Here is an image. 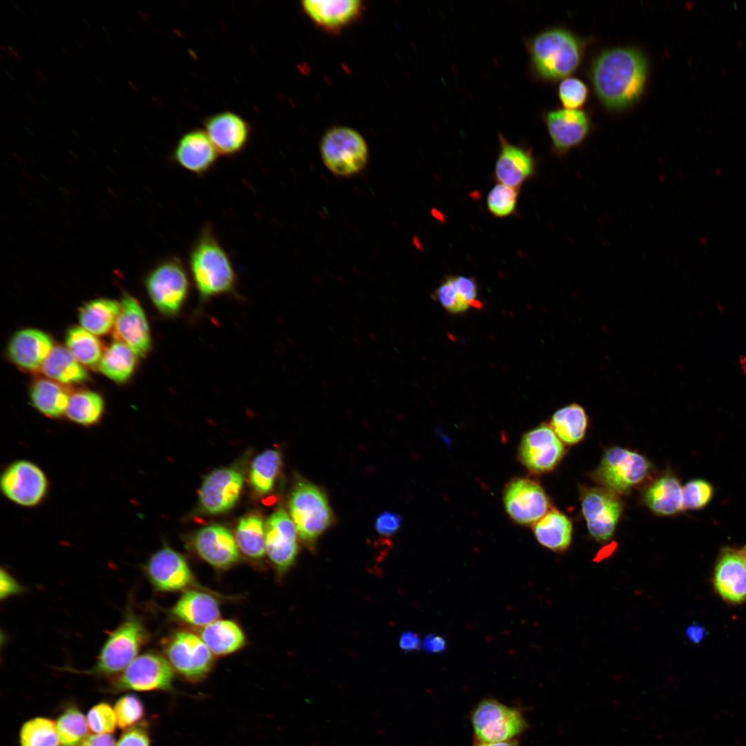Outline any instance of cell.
Returning a JSON list of instances; mask_svg holds the SVG:
<instances>
[{"label": "cell", "instance_id": "obj_1", "mask_svg": "<svg viewBox=\"0 0 746 746\" xmlns=\"http://www.w3.org/2000/svg\"><path fill=\"white\" fill-rule=\"evenodd\" d=\"M648 64L640 50L618 47L602 52L594 60L591 77L595 93L607 108L633 104L644 90Z\"/></svg>", "mask_w": 746, "mask_h": 746}, {"label": "cell", "instance_id": "obj_2", "mask_svg": "<svg viewBox=\"0 0 746 746\" xmlns=\"http://www.w3.org/2000/svg\"><path fill=\"white\" fill-rule=\"evenodd\" d=\"M188 260L200 300L204 301L235 291L237 276L233 263L209 225L201 230Z\"/></svg>", "mask_w": 746, "mask_h": 746}, {"label": "cell", "instance_id": "obj_3", "mask_svg": "<svg viewBox=\"0 0 746 746\" xmlns=\"http://www.w3.org/2000/svg\"><path fill=\"white\" fill-rule=\"evenodd\" d=\"M532 68L545 80L564 79L579 67L583 55L580 40L568 30L551 28L527 43Z\"/></svg>", "mask_w": 746, "mask_h": 746}, {"label": "cell", "instance_id": "obj_4", "mask_svg": "<svg viewBox=\"0 0 746 746\" xmlns=\"http://www.w3.org/2000/svg\"><path fill=\"white\" fill-rule=\"evenodd\" d=\"M147 638L141 620L132 612H126L120 624L107 637L95 664L88 672L109 676L124 670L137 657Z\"/></svg>", "mask_w": 746, "mask_h": 746}, {"label": "cell", "instance_id": "obj_5", "mask_svg": "<svg viewBox=\"0 0 746 746\" xmlns=\"http://www.w3.org/2000/svg\"><path fill=\"white\" fill-rule=\"evenodd\" d=\"M321 155L334 175L348 177L361 171L368 161L364 137L355 129L336 126L328 129L321 141Z\"/></svg>", "mask_w": 746, "mask_h": 746}, {"label": "cell", "instance_id": "obj_6", "mask_svg": "<svg viewBox=\"0 0 746 746\" xmlns=\"http://www.w3.org/2000/svg\"><path fill=\"white\" fill-rule=\"evenodd\" d=\"M145 286L155 308L164 316H175L187 298L190 283L182 260L172 256L161 261L149 272Z\"/></svg>", "mask_w": 746, "mask_h": 746}, {"label": "cell", "instance_id": "obj_7", "mask_svg": "<svg viewBox=\"0 0 746 746\" xmlns=\"http://www.w3.org/2000/svg\"><path fill=\"white\" fill-rule=\"evenodd\" d=\"M650 470L649 461L642 455L613 447L604 452L593 477L603 488L615 494H626L640 484Z\"/></svg>", "mask_w": 746, "mask_h": 746}, {"label": "cell", "instance_id": "obj_8", "mask_svg": "<svg viewBox=\"0 0 746 746\" xmlns=\"http://www.w3.org/2000/svg\"><path fill=\"white\" fill-rule=\"evenodd\" d=\"M290 517L299 537L314 542L330 525L332 515L324 493L316 486L300 481L289 501Z\"/></svg>", "mask_w": 746, "mask_h": 746}, {"label": "cell", "instance_id": "obj_9", "mask_svg": "<svg viewBox=\"0 0 746 746\" xmlns=\"http://www.w3.org/2000/svg\"><path fill=\"white\" fill-rule=\"evenodd\" d=\"M0 488L11 502L21 507L33 508L46 499L49 481L38 465L29 460L19 459L8 464L1 472Z\"/></svg>", "mask_w": 746, "mask_h": 746}, {"label": "cell", "instance_id": "obj_10", "mask_svg": "<svg viewBox=\"0 0 746 746\" xmlns=\"http://www.w3.org/2000/svg\"><path fill=\"white\" fill-rule=\"evenodd\" d=\"M471 723L479 742L513 740L527 725L517 709L492 698L484 699L477 705L471 714Z\"/></svg>", "mask_w": 746, "mask_h": 746}, {"label": "cell", "instance_id": "obj_11", "mask_svg": "<svg viewBox=\"0 0 746 746\" xmlns=\"http://www.w3.org/2000/svg\"><path fill=\"white\" fill-rule=\"evenodd\" d=\"M167 660L182 677L195 682L210 672L213 658L201 638L185 631L173 634L165 646Z\"/></svg>", "mask_w": 746, "mask_h": 746}, {"label": "cell", "instance_id": "obj_12", "mask_svg": "<svg viewBox=\"0 0 746 746\" xmlns=\"http://www.w3.org/2000/svg\"><path fill=\"white\" fill-rule=\"evenodd\" d=\"M580 499L590 535L599 542L609 541L622 511V504L617 494L605 488H585L581 492Z\"/></svg>", "mask_w": 746, "mask_h": 746}, {"label": "cell", "instance_id": "obj_13", "mask_svg": "<svg viewBox=\"0 0 746 746\" xmlns=\"http://www.w3.org/2000/svg\"><path fill=\"white\" fill-rule=\"evenodd\" d=\"M173 669L161 655L146 652L137 656L114 681L119 690L140 691L169 690Z\"/></svg>", "mask_w": 746, "mask_h": 746}, {"label": "cell", "instance_id": "obj_14", "mask_svg": "<svg viewBox=\"0 0 746 746\" xmlns=\"http://www.w3.org/2000/svg\"><path fill=\"white\" fill-rule=\"evenodd\" d=\"M144 572L158 591H182L195 584L186 560L168 546H164L150 557L144 566Z\"/></svg>", "mask_w": 746, "mask_h": 746}, {"label": "cell", "instance_id": "obj_15", "mask_svg": "<svg viewBox=\"0 0 746 746\" xmlns=\"http://www.w3.org/2000/svg\"><path fill=\"white\" fill-rule=\"evenodd\" d=\"M504 502L509 516L520 524H535L548 510V498L541 486L533 480L520 478L506 487Z\"/></svg>", "mask_w": 746, "mask_h": 746}, {"label": "cell", "instance_id": "obj_16", "mask_svg": "<svg viewBox=\"0 0 746 746\" xmlns=\"http://www.w3.org/2000/svg\"><path fill=\"white\" fill-rule=\"evenodd\" d=\"M564 455V446L549 425H541L526 432L522 439L520 459L528 470L534 472L553 470Z\"/></svg>", "mask_w": 746, "mask_h": 746}, {"label": "cell", "instance_id": "obj_17", "mask_svg": "<svg viewBox=\"0 0 746 746\" xmlns=\"http://www.w3.org/2000/svg\"><path fill=\"white\" fill-rule=\"evenodd\" d=\"M243 476L236 469L222 468L210 472L204 479L200 491L201 509L208 514H220L231 509L238 501Z\"/></svg>", "mask_w": 746, "mask_h": 746}, {"label": "cell", "instance_id": "obj_18", "mask_svg": "<svg viewBox=\"0 0 746 746\" xmlns=\"http://www.w3.org/2000/svg\"><path fill=\"white\" fill-rule=\"evenodd\" d=\"M544 120L553 149L562 157L582 144L590 131L589 116L580 109L552 110L546 113Z\"/></svg>", "mask_w": 746, "mask_h": 746}, {"label": "cell", "instance_id": "obj_19", "mask_svg": "<svg viewBox=\"0 0 746 746\" xmlns=\"http://www.w3.org/2000/svg\"><path fill=\"white\" fill-rule=\"evenodd\" d=\"M116 341L127 345L137 357H143L151 347V336L148 321L140 304L130 295H125L112 329Z\"/></svg>", "mask_w": 746, "mask_h": 746}, {"label": "cell", "instance_id": "obj_20", "mask_svg": "<svg viewBox=\"0 0 746 746\" xmlns=\"http://www.w3.org/2000/svg\"><path fill=\"white\" fill-rule=\"evenodd\" d=\"M297 535L291 517L283 508L273 513L266 522V553L280 573L287 571L296 558Z\"/></svg>", "mask_w": 746, "mask_h": 746}, {"label": "cell", "instance_id": "obj_21", "mask_svg": "<svg viewBox=\"0 0 746 746\" xmlns=\"http://www.w3.org/2000/svg\"><path fill=\"white\" fill-rule=\"evenodd\" d=\"M193 544L199 557L214 568L227 569L239 560L236 538L223 526L210 525L201 528L195 533Z\"/></svg>", "mask_w": 746, "mask_h": 746}, {"label": "cell", "instance_id": "obj_22", "mask_svg": "<svg viewBox=\"0 0 746 746\" xmlns=\"http://www.w3.org/2000/svg\"><path fill=\"white\" fill-rule=\"evenodd\" d=\"M714 585L726 602L739 604L746 600V562L740 552L730 547L722 549L714 568Z\"/></svg>", "mask_w": 746, "mask_h": 746}, {"label": "cell", "instance_id": "obj_23", "mask_svg": "<svg viewBox=\"0 0 746 746\" xmlns=\"http://www.w3.org/2000/svg\"><path fill=\"white\" fill-rule=\"evenodd\" d=\"M205 132L220 155L240 153L248 142L250 127L240 115L230 111L218 113L204 122Z\"/></svg>", "mask_w": 746, "mask_h": 746}, {"label": "cell", "instance_id": "obj_24", "mask_svg": "<svg viewBox=\"0 0 746 746\" xmlns=\"http://www.w3.org/2000/svg\"><path fill=\"white\" fill-rule=\"evenodd\" d=\"M219 155L205 131L195 129L180 138L173 158L184 170L202 175L216 164Z\"/></svg>", "mask_w": 746, "mask_h": 746}, {"label": "cell", "instance_id": "obj_25", "mask_svg": "<svg viewBox=\"0 0 746 746\" xmlns=\"http://www.w3.org/2000/svg\"><path fill=\"white\" fill-rule=\"evenodd\" d=\"M500 150L495 166L497 181L519 189L535 172V160L531 152L508 141L499 135Z\"/></svg>", "mask_w": 746, "mask_h": 746}, {"label": "cell", "instance_id": "obj_26", "mask_svg": "<svg viewBox=\"0 0 746 746\" xmlns=\"http://www.w3.org/2000/svg\"><path fill=\"white\" fill-rule=\"evenodd\" d=\"M53 347L46 333L37 329H23L12 336L8 345V354L21 369L36 371L41 370Z\"/></svg>", "mask_w": 746, "mask_h": 746}, {"label": "cell", "instance_id": "obj_27", "mask_svg": "<svg viewBox=\"0 0 746 746\" xmlns=\"http://www.w3.org/2000/svg\"><path fill=\"white\" fill-rule=\"evenodd\" d=\"M305 14L318 26L336 30L354 21L363 10L358 0H306L301 5Z\"/></svg>", "mask_w": 746, "mask_h": 746}, {"label": "cell", "instance_id": "obj_28", "mask_svg": "<svg viewBox=\"0 0 746 746\" xmlns=\"http://www.w3.org/2000/svg\"><path fill=\"white\" fill-rule=\"evenodd\" d=\"M171 612L182 622L198 627H205L218 620L220 614L219 605L213 597L193 590L186 591L181 595Z\"/></svg>", "mask_w": 746, "mask_h": 746}, {"label": "cell", "instance_id": "obj_29", "mask_svg": "<svg viewBox=\"0 0 746 746\" xmlns=\"http://www.w3.org/2000/svg\"><path fill=\"white\" fill-rule=\"evenodd\" d=\"M644 499L647 506L658 515H673L683 510L682 487L677 477L671 473L653 481L646 489Z\"/></svg>", "mask_w": 746, "mask_h": 746}, {"label": "cell", "instance_id": "obj_30", "mask_svg": "<svg viewBox=\"0 0 746 746\" xmlns=\"http://www.w3.org/2000/svg\"><path fill=\"white\" fill-rule=\"evenodd\" d=\"M533 533L542 546L555 552H562L571 543L573 527L565 515L553 509L534 524Z\"/></svg>", "mask_w": 746, "mask_h": 746}, {"label": "cell", "instance_id": "obj_31", "mask_svg": "<svg viewBox=\"0 0 746 746\" xmlns=\"http://www.w3.org/2000/svg\"><path fill=\"white\" fill-rule=\"evenodd\" d=\"M31 403L41 414L58 419L65 415L70 394L60 383L49 379L35 381L30 390Z\"/></svg>", "mask_w": 746, "mask_h": 746}, {"label": "cell", "instance_id": "obj_32", "mask_svg": "<svg viewBox=\"0 0 746 746\" xmlns=\"http://www.w3.org/2000/svg\"><path fill=\"white\" fill-rule=\"evenodd\" d=\"M41 371L48 379L60 384L79 383L88 379L84 366L66 347L60 345L53 347Z\"/></svg>", "mask_w": 746, "mask_h": 746}, {"label": "cell", "instance_id": "obj_33", "mask_svg": "<svg viewBox=\"0 0 746 746\" xmlns=\"http://www.w3.org/2000/svg\"><path fill=\"white\" fill-rule=\"evenodd\" d=\"M200 638L209 650L218 656L233 653L245 642L241 628L229 620H218L204 627Z\"/></svg>", "mask_w": 746, "mask_h": 746}, {"label": "cell", "instance_id": "obj_34", "mask_svg": "<svg viewBox=\"0 0 746 746\" xmlns=\"http://www.w3.org/2000/svg\"><path fill=\"white\" fill-rule=\"evenodd\" d=\"M120 309V303L107 298H98L84 304L79 311L82 327L96 335H104L113 329Z\"/></svg>", "mask_w": 746, "mask_h": 746}, {"label": "cell", "instance_id": "obj_35", "mask_svg": "<svg viewBox=\"0 0 746 746\" xmlns=\"http://www.w3.org/2000/svg\"><path fill=\"white\" fill-rule=\"evenodd\" d=\"M588 418L584 409L578 404L566 405L554 413L551 427L561 440L568 445L580 441L584 437Z\"/></svg>", "mask_w": 746, "mask_h": 746}, {"label": "cell", "instance_id": "obj_36", "mask_svg": "<svg viewBox=\"0 0 746 746\" xmlns=\"http://www.w3.org/2000/svg\"><path fill=\"white\" fill-rule=\"evenodd\" d=\"M104 412V401L97 392L83 390L70 395L65 416L82 426L97 425Z\"/></svg>", "mask_w": 746, "mask_h": 746}, {"label": "cell", "instance_id": "obj_37", "mask_svg": "<svg viewBox=\"0 0 746 746\" xmlns=\"http://www.w3.org/2000/svg\"><path fill=\"white\" fill-rule=\"evenodd\" d=\"M137 356L125 344L115 341L104 352L98 365L100 372L117 383L127 381L132 375Z\"/></svg>", "mask_w": 746, "mask_h": 746}, {"label": "cell", "instance_id": "obj_38", "mask_svg": "<svg viewBox=\"0 0 746 746\" xmlns=\"http://www.w3.org/2000/svg\"><path fill=\"white\" fill-rule=\"evenodd\" d=\"M66 345L79 363L89 367L98 365L104 353L96 336L82 327H73L67 331Z\"/></svg>", "mask_w": 746, "mask_h": 746}, {"label": "cell", "instance_id": "obj_39", "mask_svg": "<svg viewBox=\"0 0 746 746\" xmlns=\"http://www.w3.org/2000/svg\"><path fill=\"white\" fill-rule=\"evenodd\" d=\"M235 538L240 551L250 558L260 559L266 553L265 526L256 515L240 519Z\"/></svg>", "mask_w": 746, "mask_h": 746}, {"label": "cell", "instance_id": "obj_40", "mask_svg": "<svg viewBox=\"0 0 746 746\" xmlns=\"http://www.w3.org/2000/svg\"><path fill=\"white\" fill-rule=\"evenodd\" d=\"M280 465L281 456L276 450H266L254 458L249 477L256 492L265 495L272 490Z\"/></svg>", "mask_w": 746, "mask_h": 746}, {"label": "cell", "instance_id": "obj_41", "mask_svg": "<svg viewBox=\"0 0 746 746\" xmlns=\"http://www.w3.org/2000/svg\"><path fill=\"white\" fill-rule=\"evenodd\" d=\"M21 746H59V737L55 723L49 719L36 718L27 721L20 731Z\"/></svg>", "mask_w": 746, "mask_h": 746}, {"label": "cell", "instance_id": "obj_42", "mask_svg": "<svg viewBox=\"0 0 746 746\" xmlns=\"http://www.w3.org/2000/svg\"><path fill=\"white\" fill-rule=\"evenodd\" d=\"M56 726L62 746H78L87 737L88 722L76 708H69L61 714Z\"/></svg>", "mask_w": 746, "mask_h": 746}, {"label": "cell", "instance_id": "obj_43", "mask_svg": "<svg viewBox=\"0 0 746 746\" xmlns=\"http://www.w3.org/2000/svg\"><path fill=\"white\" fill-rule=\"evenodd\" d=\"M519 189L498 183L488 192L486 204L488 211L497 218H506L516 209Z\"/></svg>", "mask_w": 746, "mask_h": 746}, {"label": "cell", "instance_id": "obj_44", "mask_svg": "<svg viewBox=\"0 0 746 746\" xmlns=\"http://www.w3.org/2000/svg\"><path fill=\"white\" fill-rule=\"evenodd\" d=\"M714 488L706 480L696 479L682 487L683 510H699L705 508L712 499Z\"/></svg>", "mask_w": 746, "mask_h": 746}, {"label": "cell", "instance_id": "obj_45", "mask_svg": "<svg viewBox=\"0 0 746 746\" xmlns=\"http://www.w3.org/2000/svg\"><path fill=\"white\" fill-rule=\"evenodd\" d=\"M589 90L586 85L575 77H566L560 83L558 97L566 109L579 110L586 102Z\"/></svg>", "mask_w": 746, "mask_h": 746}, {"label": "cell", "instance_id": "obj_46", "mask_svg": "<svg viewBox=\"0 0 746 746\" xmlns=\"http://www.w3.org/2000/svg\"><path fill=\"white\" fill-rule=\"evenodd\" d=\"M117 722L122 729H127L137 723L144 716V708L142 701L135 695L128 694L119 698L114 708Z\"/></svg>", "mask_w": 746, "mask_h": 746}, {"label": "cell", "instance_id": "obj_47", "mask_svg": "<svg viewBox=\"0 0 746 746\" xmlns=\"http://www.w3.org/2000/svg\"><path fill=\"white\" fill-rule=\"evenodd\" d=\"M434 294L442 306L451 313L458 314L470 308L458 289L454 276L447 277L437 287Z\"/></svg>", "mask_w": 746, "mask_h": 746}, {"label": "cell", "instance_id": "obj_48", "mask_svg": "<svg viewBox=\"0 0 746 746\" xmlns=\"http://www.w3.org/2000/svg\"><path fill=\"white\" fill-rule=\"evenodd\" d=\"M87 722L89 729L96 734L112 733L117 724L115 710L104 702L90 709L87 715Z\"/></svg>", "mask_w": 746, "mask_h": 746}, {"label": "cell", "instance_id": "obj_49", "mask_svg": "<svg viewBox=\"0 0 746 746\" xmlns=\"http://www.w3.org/2000/svg\"><path fill=\"white\" fill-rule=\"evenodd\" d=\"M150 740L144 728L134 727L125 731L115 746H149Z\"/></svg>", "mask_w": 746, "mask_h": 746}, {"label": "cell", "instance_id": "obj_50", "mask_svg": "<svg viewBox=\"0 0 746 746\" xmlns=\"http://www.w3.org/2000/svg\"><path fill=\"white\" fill-rule=\"evenodd\" d=\"M401 518L399 515L390 512L381 514L376 521V530L382 535H390L399 529Z\"/></svg>", "mask_w": 746, "mask_h": 746}, {"label": "cell", "instance_id": "obj_51", "mask_svg": "<svg viewBox=\"0 0 746 746\" xmlns=\"http://www.w3.org/2000/svg\"><path fill=\"white\" fill-rule=\"evenodd\" d=\"M23 591V586L4 568H1L0 573V597L7 599Z\"/></svg>", "mask_w": 746, "mask_h": 746}, {"label": "cell", "instance_id": "obj_52", "mask_svg": "<svg viewBox=\"0 0 746 746\" xmlns=\"http://www.w3.org/2000/svg\"><path fill=\"white\" fill-rule=\"evenodd\" d=\"M421 646L426 652L441 653L446 649L447 643L441 635L431 633L423 639Z\"/></svg>", "mask_w": 746, "mask_h": 746}, {"label": "cell", "instance_id": "obj_53", "mask_svg": "<svg viewBox=\"0 0 746 746\" xmlns=\"http://www.w3.org/2000/svg\"><path fill=\"white\" fill-rule=\"evenodd\" d=\"M115 743L110 734H97L87 736L80 746H115Z\"/></svg>", "mask_w": 746, "mask_h": 746}, {"label": "cell", "instance_id": "obj_54", "mask_svg": "<svg viewBox=\"0 0 746 746\" xmlns=\"http://www.w3.org/2000/svg\"><path fill=\"white\" fill-rule=\"evenodd\" d=\"M420 642V638L416 633L408 631L401 636L399 646L405 651H412L419 648Z\"/></svg>", "mask_w": 746, "mask_h": 746}, {"label": "cell", "instance_id": "obj_55", "mask_svg": "<svg viewBox=\"0 0 746 746\" xmlns=\"http://www.w3.org/2000/svg\"><path fill=\"white\" fill-rule=\"evenodd\" d=\"M687 635L691 641L697 643L704 637L705 631L701 626L694 624L687 628Z\"/></svg>", "mask_w": 746, "mask_h": 746}, {"label": "cell", "instance_id": "obj_56", "mask_svg": "<svg viewBox=\"0 0 746 746\" xmlns=\"http://www.w3.org/2000/svg\"><path fill=\"white\" fill-rule=\"evenodd\" d=\"M474 746H518V744L513 740H510L501 742H479Z\"/></svg>", "mask_w": 746, "mask_h": 746}, {"label": "cell", "instance_id": "obj_57", "mask_svg": "<svg viewBox=\"0 0 746 746\" xmlns=\"http://www.w3.org/2000/svg\"><path fill=\"white\" fill-rule=\"evenodd\" d=\"M738 365L743 375L746 376V352L739 355Z\"/></svg>", "mask_w": 746, "mask_h": 746}, {"label": "cell", "instance_id": "obj_58", "mask_svg": "<svg viewBox=\"0 0 746 746\" xmlns=\"http://www.w3.org/2000/svg\"><path fill=\"white\" fill-rule=\"evenodd\" d=\"M431 213H432V216L434 218H435L437 220H439L440 222H444L445 221V220H446L445 216L438 209H432Z\"/></svg>", "mask_w": 746, "mask_h": 746}, {"label": "cell", "instance_id": "obj_59", "mask_svg": "<svg viewBox=\"0 0 746 746\" xmlns=\"http://www.w3.org/2000/svg\"><path fill=\"white\" fill-rule=\"evenodd\" d=\"M7 49L10 52L11 56L15 57L19 61H21V58L18 52L12 46H7Z\"/></svg>", "mask_w": 746, "mask_h": 746}, {"label": "cell", "instance_id": "obj_60", "mask_svg": "<svg viewBox=\"0 0 746 746\" xmlns=\"http://www.w3.org/2000/svg\"><path fill=\"white\" fill-rule=\"evenodd\" d=\"M34 73L36 77H38L41 81L46 80V75L40 70L35 69Z\"/></svg>", "mask_w": 746, "mask_h": 746}, {"label": "cell", "instance_id": "obj_61", "mask_svg": "<svg viewBox=\"0 0 746 746\" xmlns=\"http://www.w3.org/2000/svg\"><path fill=\"white\" fill-rule=\"evenodd\" d=\"M740 552L746 562V546Z\"/></svg>", "mask_w": 746, "mask_h": 746}, {"label": "cell", "instance_id": "obj_62", "mask_svg": "<svg viewBox=\"0 0 746 746\" xmlns=\"http://www.w3.org/2000/svg\"><path fill=\"white\" fill-rule=\"evenodd\" d=\"M26 95H27V96H28V97L29 98H30V99H31V100H32V101H34L35 102H36V100H35L36 99H35V97H33L32 95H30V93H26Z\"/></svg>", "mask_w": 746, "mask_h": 746}, {"label": "cell", "instance_id": "obj_63", "mask_svg": "<svg viewBox=\"0 0 746 746\" xmlns=\"http://www.w3.org/2000/svg\"><path fill=\"white\" fill-rule=\"evenodd\" d=\"M16 8H17V9H18V10H19V12H21V13H22V14H23V15H26V14L24 13V12H23V9H21V8H20V7H19V6L18 5H16Z\"/></svg>", "mask_w": 746, "mask_h": 746}, {"label": "cell", "instance_id": "obj_64", "mask_svg": "<svg viewBox=\"0 0 746 746\" xmlns=\"http://www.w3.org/2000/svg\"><path fill=\"white\" fill-rule=\"evenodd\" d=\"M64 52H65V53H66V54H67V55H68V56L71 57V55H70V53H69V52H68V51H67V50H66V49H64Z\"/></svg>", "mask_w": 746, "mask_h": 746}]
</instances>
